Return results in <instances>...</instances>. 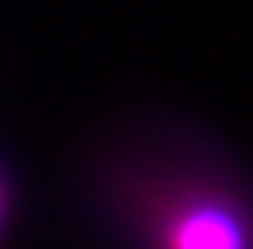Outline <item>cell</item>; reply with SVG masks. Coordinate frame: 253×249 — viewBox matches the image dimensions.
<instances>
[{
	"instance_id": "obj_1",
	"label": "cell",
	"mask_w": 253,
	"mask_h": 249,
	"mask_svg": "<svg viewBox=\"0 0 253 249\" xmlns=\"http://www.w3.org/2000/svg\"><path fill=\"white\" fill-rule=\"evenodd\" d=\"M115 200L139 249H253L249 188L196 151L126 164Z\"/></svg>"
},
{
	"instance_id": "obj_2",
	"label": "cell",
	"mask_w": 253,
	"mask_h": 249,
	"mask_svg": "<svg viewBox=\"0 0 253 249\" xmlns=\"http://www.w3.org/2000/svg\"><path fill=\"white\" fill-rule=\"evenodd\" d=\"M4 221H8V184L0 176V233H4Z\"/></svg>"
}]
</instances>
